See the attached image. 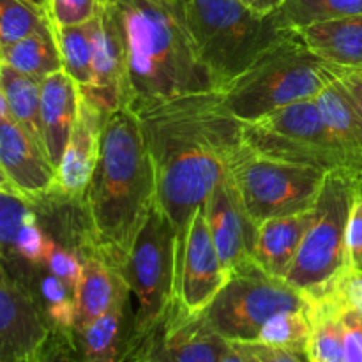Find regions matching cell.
<instances>
[{"mask_svg":"<svg viewBox=\"0 0 362 362\" xmlns=\"http://www.w3.org/2000/svg\"><path fill=\"white\" fill-rule=\"evenodd\" d=\"M154 163L156 198L177 232V255L194 212L207 202L244 145V122L204 90L129 105Z\"/></svg>","mask_w":362,"mask_h":362,"instance_id":"cell-1","label":"cell"},{"mask_svg":"<svg viewBox=\"0 0 362 362\" xmlns=\"http://www.w3.org/2000/svg\"><path fill=\"white\" fill-rule=\"evenodd\" d=\"M156 202L154 163L129 105L106 115L101 152L80 204L87 237L115 265L124 264Z\"/></svg>","mask_w":362,"mask_h":362,"instance_id":"cell-2","label":"cell"},{"mask_svg":"<svg viewBox=\"0 0 362 362\" xmlns=\"http://www.w3.org/2000/svg\"><path fill=\"white\" fill-rule=\"evenodd\" d=\"M126 55V103L214 90L180 0H105Z\"/></svg>","mask_w":362,"mask_h":362,"instance_id":"cell-3","label":"cell"},{"mask_svg":"<svg viewBox=\"0 0 362 362\" xmlns=\"http://www.w3.org/2000/svg\"><path fill=\"white\" fill-rule=\"evenodd\" d=\"M338 76V67L315 55L297 30L288 28L218 92L233 117L246 124L297 101L317 98Z\"/></svg>","mask_w":362,"mask_h":362,"instance_id":"cell-4","label":"cell"},{"mask_svg":"<svg viewBox=\"0 0 362 362\" xmlns=\"http://www.w3.org/2000/svg\"><path fill=\"white\" fill-rule=\"evenodd\" d=\"M198 59L214 90H221L285 30L274 16L260 18L237 0H180Z\"/></svg>","mask_w":362,"mask_h":362,"instance_id":"cell-5","label":"cell"},{"mask_svg":"<svg viewBox=\"0 0 362 362\" xmlns=\"http://www.w3.org/2000/svg\"><path fill=\"white\" fill-rule=\"evenodd\" d=\"M362 187V172L338 168L327 172L313 207V221L285 281L308 299L325 296L336 279L352 265L349 257V225L354 200Z\"/></svg>","mask_w":362,"mask_h":362,"instance_id":"cell-6","label":"cell"},{"mask_svg":"<svg viewBox=\"0 0 362 362\" xmlns=\"http://www.w3.org/2000/svg\"><path fill=\"white\" fill-rule=\"evenodd\" d=\"M243 134L244 144L264 158L313 166L325 173L338 168L362 172L331 133L315 98L246 122Z\"/></svg>","mask_w":362,"mask_h":362,"instance_id":"cell-7","label":"cell"},{"mask_svg":"<svg viewBox=\"0 0 362 362\" xmlns=\"http://www.w3.org/2000/svg\"><path fill=\"white\" fill-rule=\"evenodd\" d=\"M303 292L265 272L255 260L240 265L205 311L211 327L228 343L257 341L262 327L285 311L310 310Z\"/></svg>","mask_w":362,"mask_h":362,"instance_id":"cell-8","label":"cell"},{"mask_svg":"<svg viewBox=\"0 0 362 362\" xmlns=\"http://www.w3.org/2000/svg\"><path fill=\"white\" fill-rule=\"evenodd\" d=\"M255 225L315 207L325 172L258 156L246 144L228 168Z\"/></svg>","mask_w":362,"mask_h":362,"instance_id":"cell-9","label":"cell"},{"mask_svg":"<svg viewBox=\"0 0 362 362\" xmlns=\"http://www.w3.org/2000/svg\"><path fill=\"white\" fill-rule=\"evenodd\" d=\"M119 272L129 296L136 297L129 336H138L161 318L175 297L177 232L158 202Z\"/></svg>","mask_w":362,"mask_h":362,"instance_id":"cell-10","label":"cell"},{"mask_svg":"<svg viewBox=\"0 0 362 362\" xmlns=\"http://www.w3.org/2000/svg\"><path fill=\"white\" fill-rule=\"evenodd\" d=\"M226 346L205 315H191L175 296L151 329L127 336L119 362H218Z\"/></svg>","mask_w":362,"mask_h":362,"instance_id":"cell-11","label":"cell"},{"mask_svg":"<svg viewBox=\"0 0 362 362\" xmlns=\"http://www.w3.org/2000/svg\"><path fill=\"white\" fill-rule=\"evenodd\" d=\"M49 339L41 304L11 274L0 253V361L48 362Z\"/></svg>","mask_w":362,"mask_h":362,"instance_id":"cell-12","label":"cell"},{"mask_svg":"<svg viewBox=\"0 0 362 362\" xmlns=\"http://www.w3.org/2000/svg\"><path fill=\"white\" fill-rule=\"evenodd\" d=\"M230 279L205 218V204L193 214L177 255L175 296L191 315L207 311Z\"/></svg>","mask_w":362,"mask_h":362,"instance_id":"cell-13","label":"cell"},{"mask_svg":"<svg viewBox=\"0 0 362 362\" xmlns=\"http://www.w3.org/2000/svg\"><path fill=\"white\" fill-rule=\"evenodd\" d=\"M106 115L101 106L80 92L76 124L55 168L49 198L64 204H80L98 165Z\"/></svg>","mask_w":362,"mask_h":362,"instance_id":"cell-14","label":"cell"},{"mask_svg":"<svg viewBox=\"0 0 362 362\" xmlns=\"http://www.w3.org/2000/svg\"><path fill=\"white\" fill-rule=\"evenodd\" d=\"M205 218L221 264L232 274L240 265L253 260L257 228L244 209L232 177L226 175L216 184L205 202Z\"/></svg>","mask_w":362,"mask_h":362,"instance_id":"cell-15","label":"cell"},{"mask_svg":"<svg viewBox=\"0 0 362 362\" xmlns=\"http://www.w3.org/2000/svg\"><path fill=\"white\" fill-rule=\"evenodd\" d=\"M0 168L11 187L35 205L52 194L55 168L45 148L13 117L0 119Z\"/></svg>","mask_w":362,"mask_h":362,"instance_id":"cell-16","label":"cell"},{"mask_svg":"<svg viewBox=\"0 0 362 362\" xmlns=\"http://www.w3.org/2000/svg\"><path fill=\"white\" fill-rule=\"evenodd\" d=\"M106 113L126 103V55L122 37L112 13L103 0L101 11L94 18L92 34V80L80 87Z\"/></svg>","mask_w":362,"mask_h":362,"instance_id":"cell-17","label":"cell"},{"mask_svg":"<svg viewBox=\"0 0 362 362\" xmlns=\"http://www.w3.org/2000/svg\"><path fill=\"white\" fill-rule=\"evenodd\" d=\"M76 253L80 258V278L74 288V332L87 327L95 318L105 315L120 297L129 293L119 269L88 237H85Z\"/></svg>","mask_w":362,"mask_h":362,"instance_id":"cell-18","label":"cell"},{"mask_svg":"<svg viewBox=\"0 0 362 362\" xmlns=\"http://www.w3.org/2000/svg\"><path fill=\"white\" fill-rule=\"evenodd\" d=\"M80 85L64 69L41 81V131L46 156L53 168L60 163L78 119Z\"/></svg>","mask_w":362,"mask_h":362,"instance_id":"cell-19","label":"cell"},{"mask_svg":"<svg viewBox=\"0 0 362 362\" xmlns=\"http://www.w3.org/2000/svg\"><path fill=\"white\" fill-rule=\"evenodd\" d=\"M311 221H313V209L260 223L255 239L253 260L265 272L285 279L299 253Z\"/></svg>","mask_w":362,"mask_h":362,"instance_id":"cell-20","label":"cell"},{"mask_svg":"<svg viewBox=\"0 0 362 362\" xmlns=\"http://www.w3.org/2000/svg\"><path fill=\"white\" fill-rule=\"evenodd\" d=\"M308 48L338 69H362V14L293 28Z\"/></svg>","mask_w":362,"mask_h":362,"instance_id":"cell-21","label":"cell"},{"mask_svg":"<svg viewBox=\"0 0 362 362\" xmlns=\"http://www.w3.org/2000/svg\"><path fill=\"white\" fill-rule=\"evenodd\" d=\"M325 124L343 151L362 168V113L341 78H336L317 95Z\"/></svg>","mask_w":362,"mask_h":362,"instance_id":"cell-22","label":"cell"},{"mask_svg":"<svg viewBox=\"0 0 362 362\" xmlns=\"http://www.w3.org/2000/svg\"><path fill=\"white\" fill-rule=\"evenodd\" d=\"M129 293L120 297L105 315L73 334L69 343L78 350V362H119L122 343L124 311Z\"/></svg>","mask_w":362,"mask_h":362,"instance_id":"cell-23","label":"cell"},{"mask_svg":"<svg viewBox=\"0 0 362 362\" xmlns=\"http://www.w3.org/2000/svg\"><path fill=\"white\" fill-rule=\"evenodd\" d=\"M0 60L4 66L13 67L39 81L62 69V59L52 27L0 46Z\"/></svg>","mask_w":362,"mask_h":362,"instance_id":"cell-24","label":"cell"},{"mask_svg":"<svg viewBox=\"0 0 362 362\" xmlns=\"http://www.w3.org/2000/svg\"><path fill=\"white\" fill-rule=\"evenodd\" d=\"M0 88L7 99L11 117L45 148L41 131V81L2 64Z\"/></svg>","mask_w":362,"mask_h":362,"instance_id":"cell-25","label":"cell"},{"mask_svg":"<svg viewBox=\"0 0 362 362\" xmlns=\"http://www.w3.org/2000/svg\"><path fill=\"white\" fill-rule=\"evenodd\" d=\"M57 46H59L62 69L76 81L80 87H87L92 80V34L94 20L73 27H55Z\"/></svg>","mask_w":362,"mask_h":362,"instance_id":"cell-26","label":"cell"},{"mask_svg":"<svg viewBox=\"0 0 362 362\" xmlns=\"http://www.w3.org/2000/svg\"><path fill=\"white\" fill-rule=\"evenodd\" d=\"M356 14H362V0H288L274 18L281 28H300Z\"/></svg>","mask_w":362,"mask_h":362,"instance_id":"cell-27","label":"cell"},{"mask_svg":"<svg viewBox=\"0 0 362 362\" xmlns=\"http://www.w3.org/2000/svg\"><path fill=\"white\" fill-rule=\"evenodd\" d=\"M311 332H313V322H311L310 310L285 311L272 317L262 327L257 343L281 346V349L293 350L308 357Z\"/></svg>","mask_w":362,"mask_h":362,"instance_id":"cell-28","label":"cell"},{"mask_svg":"<svg viewBox=\"0 0 362 362\" xmlns=\"http://www.w3.org/2000/svg\"><path fill=\"white\" fill-rule=\"evenodd\" d=\"M39 290L42 299L41 310L52 329V336L55 332L71 341L74 332V315H76L74 292L52 272L42 278Z\"/></svg>","mask_w":362,"mask_h":362,"instance_id":"cell-29","label":"cell"},{"mask_svg":"<svg viewBox=\"0 0 362 362\" xmlns=\"http://www.w3.org/2000/svg\"><path fill=\"white\" fill-rule=\"evenodd\" d=\"M52 27L48 13L28 0H0V46Z\"/></svg>","mask_w":362,"mask_h":362,"instance_id":"cell-30","label":"cell"},{"mask_svg":"<svg viewBox=\"0 0 362 362\" xmlns=\"http://www.w3.org/2000/svg\"><path fill=\"white\" fill-rule=\"evenodd\" d=\"M34 219H37L34 202L14 189L0 191V253L4 257L14 255L18 233Z\"/></svg>","mask_w":362,"mask_h":362,"instance_id":"cell-31","label":"cell"},{"mask_svg":"<svg viewBox=\"0 0 362 362\" xmlns=\"http://www.w3.org/2000/svg\"><path fill=\"white\" fill-rule=\"evenodd\" d=\"M103 0H48L46 13L55 27L87 23L99 14Z\"/></svg>","mask_w":362,"mask_h":362,"instance_id":"cell-32","label":"cell"},{"mask_svg":"<svg viewBox=\"0 0 362 362\" xmlns=\"http://www.w3.org/2000/svg\"><path fill=\"white\" fill-rule=\"evenodd\" d=\"M53 239H49L42 228L39 226L37 219L27 223L18 233V239L14 243V255L20 257L30 265H42L45 267L46 257H48L49 246Z\"/></svg>","mask_w":362,"mask_h":362,"instance_id":"cell-33","label":"cell"},{"mask_svg":"<svg viewBox=\"0 0 362 362\" xmlns=\"http://www.w3.org/2000/svg\"><path fill=\"white\" fill-rule=\"evenodd\" d=\"M45 267L74 292L78 278H80V258H78V253L67 251L66 247H62L53 240L52 246H49L48 257H46Z\"/></svg>","mask_w":362,"mask_h":362,"instance_id":"cell-34","label":"cell"},{"mask_svg":"<svg viewBox=\"0 0 362 362\" xmlns=\"http://www.w3.org/2000/svg\"><path fill=\"white\" fill-rule=\"evenodd\" d=\"M246 362H310L306 356L264 343H232Z\"/></svg>","mask_w":362,"mask_h":362,"instance_id":"cell-35","label":"cell"},{"mask_svg":"<svg viewBox=\"0 0 362 362\" xmlns=\"http://www.w3.org/2000/svg\"><path fill=\"white\" fill-rule=\"evenodd\" d=\"M329 292L334 293L346 308H356L362 313V271L350 267L339 276ZM327 292V293H329Z\"/></svg>","mask_w":362,"mask_h":362,"instance_id":"cell-36","label":"cell"},{"mask_svg":"<svg viewBox=\"0 0 362 362\" xmlns=\"http://www.w3.org/2000/svg\"><path fill=\"white\" fill-rule=\"evenodd\" d=\"M345 325V362H362V327L359 311L356 308H345L341 311Z\"/></svg>","mask_w":362,"mask_h":362,"instance_id":"cell-37","label":"cell"},{"mask_svg":"<svg viewBox=\"0 0 362 362\" xmlns=\"http://www.w3.org/2000/svg\"><path fill=\"white\" fill-rule=\"evenodd\" d=\"M349 257L354 269H362V187L357 191L350 214Z\"/></svg>","mask_w":362,"mask_h":362,"instance_id":"cell-38","label":"cell"},{"mask_svg":"<svg viewBox=\"0 0 362 362\" xmlns=\"http://www.w3.org/2000/svg\"><path fill=\"white\" fill-rule=\"evenodd\" d=\"M237 2L243 4L247 11H251L257 16L269 18L278 14L288 0H237Z\"/></svg>","mask_w":362,"mask_h":362,"instance_id":"cell-39","label":"cell"},{"mask_svg":"<svg viewBox=\"0 0 362 362\" xmlns=\"http://www.w3.org/2000/svg\"><path fill=\"white\" fill-rule=\"evenodd\" d=\"M339 78H341L343 85H345L346 90L350 92V95L356 99L357 106H359V110L362 113V76L352 73V71L339 69Z\"/></svg>","mask_w":362,"mask_h":362,"instance_id":"cell-40","label":"cell"},{"mask_svg":"<svg viewBox=\"0 0 362 362\" xmlns=\"http://www.w3.org/2000/svg\"><path fill=\"white\" fill-rule=\"evenodd\" d=\"M218 362H246V359L240 356V352L232 345V343H228V346H226L225 352L221 354Z\"/></svg>","mask_w":362,"mask_h":362,"instance_id":"cell-41","label":"cell"},{"mask_svg":"<svg viewBox=\"0 0 362 362\" xmlns=\"http://www.w3.org/2000/svg\"><path fill=\"white\" fill-rule=\"evenodd\" d=\"M6 117H11L9 106H7V99L4 95L2 88H0V119H6Z\"/></svg>","mask_w":362,"mask_h":362,"instance_id":"cell-42","label":"cell"},{"mask_svg":"<svg viewBox=\"0 0 362 362\" xmlns=\"http://www.w3.org/2000/svg\"><path fill=\"white\" fill-rule=\"evenodd\" d=\"M28 2H32L34 6L41 7V9L46 11V6H48V0H28Z\"/></svg>","mask_w":362,"mask_h":362,"instance_id":"cell-43","label":"cell"},{"mask_svg":"<svg viewBox=\"0 0 362 362\" xmlns=\"http://www.w3.org/2000/svg\"><path fill=\"white\" fill-rule=\"evenodd\" d=\"M0 184H4V186H7V187H11V184H9V180H7V177L4 175V172H2V168H0ZM11 189H13V187H11Z\"/></svg>","mask_w":362,"mask_h":362,"instance_id":"cell-44","label":"cell"},{"mask_svg":"<svg viewBox=\"0 0 362 362\" xmlns=\"http://www.w3.org/2000/svg\"><path fill=\"white\" fill-rule=\"evenodd\" d=\"M352 73H356V74H359V76H362V69H356V71H352Z\"/></svg>","mask_w":362,"mask_h":362,"instance_id":"cell-45","label":"cell"},{"mask_svg":"<svg viewBox=\"0 0 362 362\" xmlns=\"http://www.w3.org/2000/svg\"><path fill=\"white\" fill-rule=\"evenodd\" d=\"M2 189H11V187H7V186H4V184H0V191Z\"/></svg>","mask_w":362,"mask_h":362,"instance_id":"cell-46","label":"cell"},{"mask_svg":"<svg viewBox=\"0 0 362 362\" xmlns=\"http://www.w3.org/2000/svg\"><path fill=\"white\" fill-rule=\"evenodd\" d=\"M357 311H359V310H357ZM359 322H361V327H362V313H361V311H359Z\"/></svg>","mask_w":362,"mask_h":362,"instance_id":"cell-47","label":"cell"},{"mask_svg":"<svg viewBox=\"0 0 362 362\" xmlns=\"http://www.w3.org/2000/svg\"><path fill=\"white\" fill-rule=\"evenodd\" d=\"M0 66H2V60H0Z\"/></svg>","mask_w":362,"mask_h":362,"instance_id":"cell-48","label":"cell"},{"mask_svg":"<svg viewBox=\"0 0 362 362\" xmlns=\"http://www.w3.org/2000/svg\"><path fill=\"white\" fill-rule=\"evenodd\" d=\"M361 271H362V269H361Z\"/></svg>","mask_w":362,"mask_h":362,"instance_id":"cell-49","label":"cell"},{"mask_svg":"<svg viewBox=\"0 0 362 362\" xmlns=\"http://www.w3.org/2000/svg\"><path fill=\"white\" fill-rule=\"evenodd\" d=\"M0 362H2V361H0Z\"/></svg>","mask_w":362,"mask_h":362,"instance_id":"cell-50","label":"cell"}]
</instances>
